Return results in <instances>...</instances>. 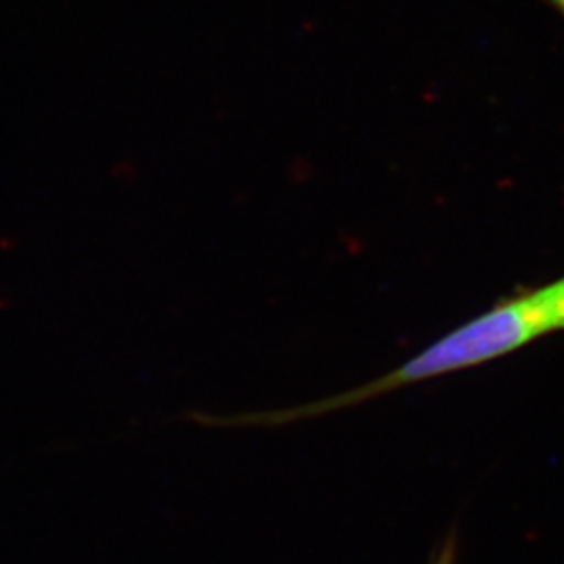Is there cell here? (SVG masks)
Returning a JSON list of instances; mask_svg holds the SVG:
<instances>
[{
	"instance_id": "obj_1",
	"label": "cell",
	"mask_w": 564,
	"mask_h": 564,
	"mask_svg": "<svg viewBox=\"0 0 564 564\" xmlns=\"http://www.w3.org/2000/svg\"><path fill=\"white\" fill-rule=\"evenodd\" d=\"M552 330L554 325L549 311L544 307L538 289H532L527 293L517 294L513 299L499 302L491 310L475 316L466 324L458 325L457 329L441 336L391 373L382 375L373 382L364 383L362 388L351 389L333 399H325L293 411H282L278 415H272L271 421L280 424L291 422V419L300 421L324 415L330 411L344 410L366 400L377 399L405 386H415L444 375L475 368L480 364L506 357Z\"/></svg>"
},
{
	"instance_id": "obj_2",
	"label": "cell",
	"mask_w": 564,
	"mask_h": 564,
	"mask_svg": "<svg viewBox=\"0 0 564 564\" xmlns=\"http://www.w3.org/2000/svg\"><path fill=\"white\" fill-rule=\"evenodd\" d=\"M455 539H447L446 544L442 546L441 554H438L437 561L433 564H455Z\"/></svg>"
},
{
	"instance_id": "obj_3",
	"label": "cell",
	"mask_w": 564,
	"mask_h": 564,
	"mask_svg": "<svg viewBox=\"0 0 564 564\" xmlns=\"http://www.w3.org/2000/svg\"><path fill=\"white\" fill-rule=\"evenodd\" d=\"M552 2H554L555 8H557V10H560L564 15V0H552Z\"/></svg>"
}]
</instances>
